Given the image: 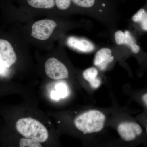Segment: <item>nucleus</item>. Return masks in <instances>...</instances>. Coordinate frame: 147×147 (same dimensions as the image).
Segmentation results:
<instances>
[{
	"instance_id": "obj_1",
	"label": "nucleus",
	"mask_w": 147,
	"mask_h": 147,
	"mask_svg": "<svg viewBox=\"0 0 147 147\" xmlns=\"http://www.w3.org/2000/svg\"><path fill=\"white\" fill-rule=\"evenodd\" d=\"M74 8L81 10L102 24L112 34L120 15L115 0H71Z\"/></svg>"
},
{
	"instance_id": "obj_2",
	"label": "nucleus",
	"mask_w": 147,
	"mask_h": 147,
	"mask_svg": "<svg viewBox=\"0 0 147 147\" xmlns=\"http://www.w3.org/2000/svg\"><path fill=\"white\" fill-rule=\"evenodd\" d=\"M105 119V115L102 112L97 110H90L76 117L74 125L84 134H90L101 131Z\"/></svg>"
},
{
	"instance_id": "obj_3",
	"label": "nucleus",
	"mask_w": 147,
	"mask_h": 147,
	"mask_svg": "<svg viewBox=\"0 0 147 147\" xmlns=\"http://www.w3.org/2000/svg\"><path fill=\"white\" fill-rule=\"evenodd\" d=\"M18 132L27 138L36 140L40 143L48 139V131L40 122L32 118H25L18 120L16 124Z\"/></svg>"
},
{
	"instance_id": "obj_4",
	"label": "nucleus",
	"mask_w": 147,
	"mask_h": 147,
	"mask_svg": "<svg viewBox=\"0 0 147 147\" xmlns=\"http://www.w3.org/2000/svg\"><path fill=\"white\" fill-rule=\"evenodd\" d=\"M57 26V23L53 20H39L32 26V36L39 40H46L50 37Z\"/></svg>"
},
{
	"instance_id": "obj_5",
	"label": "nucleus",
	"mask_w": 147,
	"mask_h": 147,
	"mask_svg": "<svg viewBox=\"0 0 147 147\" xmlns=\"http://www.w3.org/2000/svg\"><path fill=\"white\" fill-rule=\"evenodd\" d=\"M45 69L46 75L52 79L60 80L69 77L67 67L56 58H50L46 61Z\"/></svg>"
},
{
	"instance_id": "obj_6",
	"label": "nucleus",
	"mask_w": 147,
	"mask_h": 147,
	"mask_svg": "<svg viewBox=\"0 0 147 147\" xmlns=\"http://www.w3.org/2000/svg\"><path fill=\"white\" fill-rule=\"evenodd\" d=\"M113 34V40L117 46L127 47L134 54H137L140 52V46L137 44L134 36L129 31L116 30Z\"/></svg>"
},
{
	"instance_id": "obj_7",
	"label": "nucleus",
	"mask_w": 147,
	"mask_h": 147,
	"mask_svg": "<svg viewBox=\"0 0 147 147\" xmlns=\"http://www.w3.org/2000/svg\"><path fill=\"white\" fill-rule=\"evenodd\" d=\"M17 57L11 44L4 39H0V64L9 68L15 63Z\"/></svg>"
},
{
	"instance_id": "obj_8",
	"label": "nucleus",
	"mask_w": 147,
	"mask_h": 147,
	"mask_svg": "<svg viewBox=\"0 0 147 147\" xmlns=\"http://www.w3.org/2000/svg\"><path fill=\"white\" fill-rule=\"evenodd\" d=\"M113 52L111 47H101L96 53L94 59L95 66L101 71H105L108 66L115 59Z\"/></svg>"
},
{
	"instance_id": "obj_9",
	"label": "nucleus",
	"mask_w": 147,
	"mask_h": 147,
	"mask_svg": "<svg viewBox=\"0 0 147 147\" xmlns=\"http://www.w3.org/2000/svg\"><path fill=\"white\" fill-rule=\"evenodd\" d=\"M117 130L121 138L126 142L134 140L137 136L142 134V131L140 125L134 122L121 123L118 127Z\"/></svg>"
},
{
	"instance_id": "obj_10",
	"label": "nucleus",
	"mask_w": 147,
	"mask_h": 147,
	"mask_svg": "<svg viewBox=\"0 0 147 147\" xmlns=\"http://www.w3.org/2000/svg\"><path fill=\"white\" fill-rule=\"evenodd\" d=\"M67 44L74 50L83 53L93 52L97 48L96 45L86 38L70 36L67 40Z\"/></svg>"
},
{
	"instance_id": "obj_11",
	"label": "nucleus",
	"mask_w": 147,
	"mask_h": 147,
	"mask_svg": "<svg viewBox=\"0 0 147 147\" xmlns=\"http://www.w3.org/2000/svg\"><path fill=\"white\" fill-rule=\"evenodd\" d=\"M98 71L96 67H91L87 69L83 73V77L85 80L89 82L90 85L93 89H97L100 86L101 81L97 78Z\"/></svg>"
},
{
	"instance_id": "obj_12",
	"label": "nucleus",
	"mask_w": 147,
	"mask_h": 147,
	"mask_svg": "<svg viewBox=\"0 0 147 147\" xmlns=\"http://www.w3.org/2000/svg\"><path fill=\"white\" fill-rule=\"evenodd\" d=\"M55 90L51 92L50 96L54 100H58L61 98L67 97L69 93L68 86L65 83L61 82L56 84Z\"/></svg>"
},
{
	"instance_id": "obj_13",
	"label": "nucleus",
	"mask_w": 147,
	"mask_h": 147,
	"mask_svg": "<svg viewBox=\"0 0 147 147\" xmlns=\"http://www.w3.org/2000/svg\"><path fill=\"white\" fill-rule=\"evenodd\" d=\"M131 19L132 22L139 24L143 31L147 32V10L146 9H139L132 16Z\"/></svg>"
},
{
	"instance_id": "obj_14",
	"label": "nucleus",
	"mask_w": 147,
	"mask_h": 147,
	"mask_svg": "<svg viewBox=\"0 0 147 147\" xmlns=\"http://www.w3.org/2000/svg\"><path fill=\"white\" fill-rule=\"evenodd\" d=\"M31 7L39 9H52L55 7V0H26Z\"/></svg>"
},
{
	"instance_id": "obj_15",
	"label": "nucleus",
	"mask_w": 147,
	"mask_h": 147,
	"mask_svg": "<svg viewBox=\"0 0 147 147\" xmlns=\"http://www.w3.org/2000/svg\"><path fill=\"white\" fill-rule=\"evenodd\" d=\"M55 6L60 11H67L74 8L71 0H55Z\"/></svg>"
},
{
	"instance_id": "obj_16",
	"label": "nucleus",
	"mask_w": 147,
	"mask_h": 147,
	"mask_svg": "<svg viewBox=\"0 0 147 147\" xmlns=\"http://www.w3.org/2000/svg\"><path fill=\"white\" fill-rule=\"evenodd\" d=\"M20 147H42L40 142L35 139L27 138L22 139L19 142Z\"/></svg>"
},
{
	"instance_id": "obj_17",
	"label": "nucleus",
	"mask_w": 147,
	"mask_h": 147,
	"mask_svg": "<svg viewBox=\"0 0 147 147\" xmlns=\"http://www.w3.org/2000/svg\"><path fill=\"white\" fill-rule=\"evenodd\" d=\"M8 69L0 64V75L3 76L6 75L8 71Z\"/></svg>"
},
{
	"instance_id": "obj_18",
	"label": "nucleus",
	"mask_w": 147,
	"mask_h": 147,
	"mask_svg": "<svg viewBox=\"0 0 147 147\" xmlns=\"http://www.w3.org/2000/svg\"><path fill=\"white\" fill-rule=\"evenodd\" d=\"M142 98H143V100H144V102L147 105V93L143 95Z\"/></svg>"
},
{
	"instance_id": "obj_19",
	"label": "nucleus",
	"mask_w": 147,
	"mask_h": 147,
	"mask_svg": "<svg viewBox=\"0 0 147 147\" xmlns=\"http://www.w3.org/2000/svg\"></svg>"
}]
</instances>
